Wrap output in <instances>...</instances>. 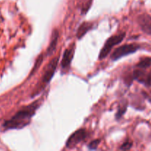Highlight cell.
<instances>
[{"mask_svg":"<svg viewBox=\"0 0 151 151\" xmlns=\"http://www.w3.org/2000/svg\"><path fill=\"white\" fill-rule=\"evenodd\" d=\"M41 106V100L35 102L21 109L10 119L5 121L3 127L5 129H21L28 125L31 119L35 115L37 109Z\"/></svg>","mask_w":151,"mask_h":151,"instance_id":"obj_1","label":"cell"},{"mask_svg":"<svg viewBox=\"0 0 151 151\" xmlns=\"http://www.w3.org/2000/svg\"><path fill=\"white\" fill-rule=\"evenodd\" d=\"M125 37V32H122L118 35H114L113 36L109 38V39L106 41L104 46L100 50V52L99 54V59L103 60L105 58L107 57L114 48V47L117 44H120Z\"/></svg>","mask_w":151,"mask_h":151,"instance_id":"obj_2","label":"cell"},{"mask_svg":"<svg viewBox=\"0 0 151 151\" xmlns=\"http://www.w3.org/2000/svg\"><path fill=\"white\" fill-rule=\"evenodd\" d=\"M139 48L140 46L136 44H125V45L120 46L113 52V53L111 55V58L112 60H119L121 58H123L125 56L128 55L136 52Z\"/></svg>","mask_w":151,"mask_h":151,"instance_id":"obj_3","label":"cell"},{"mask_svg":"<svg viewBox=\"0 0 151 151\" xmlns=\"http://www.w3.org/2000/svg\"><path fill=\"white\" fill-rule=\"evenodd\" d=\"M87 137V131L85 129H79L74 132L69 139H67L66 143V147L67 148L72 149L75 147L77 145L79 144L82 141H83Z\"/></svg>","mask_w":151,"mask_h":151,"instance_id":"obj_4","label":"cell"},{"mask_svg":"<svg viewBox=\"0 0 151 151\" xmlns=\"http://www.w3.org/2000/svg\"><path fill=\"white\" fill-rule=\"evenodd\" d=\"M58 61L59 57L58 56V57L54 58L49 63V64L47 65L42 78V83L44 84V86L48 84L50 82L52 78H53V76H54V74L56 71V68H57Z\"/></svg>","mask_w":151,"mask_h":151,"instance_id":"obj_5","label":"cell"},{"mask_svg":"<svg viewBox=\"0 0 151 151\" xmlns=\"http://www.w3.org/2000/svg\"><path fill=\"white\" fill-rule=\"evenodd\" d=\"M75 44H72L70 47L66 49L63 55V59L61 60V69H67L70 66L71 63L73 60L74 54H75Z\"/></svg>","mask_w":151,"mask_h":151,"instance_id":"obj_6","label":"cell"},{"mask_svg":"<svg viewBox=\"0 0 151 151\" xmlns=\"http://www.w3.org/2000/svg\"><path fill=\"white\" fill-rule=\"evenodd\" d=\"M137 22L142 30L146 34L151 35V16L148 14L140 15L137 19Z\"/></svg>","mask_w":151,"mask_h":151,"instance_id":"obj_7","label":"cell"},{"mask_svg":"<svg viewBox=\"0 0 151 151\" xmlns=\"http://www.w3.org/2000/svg\"><path fill=\"white\" fill-rule=\"evenodd\" d=\"M59 38V32L58 29H54L52 34L51 41H50L49 47L47 50V55H51L55 50L56 47H57L58 41Z\"/></svg>","mask_w":151,"mask_h":151,"instance_id":"obj_8","label":"cell"},{"mask_svg":"<svg viewBox=\"0 0 151 151\" xmlns=\"http://www.w3.org/2000/svg\"><path fill=\"white\" fill-rule=\"evenodd\" d=\"M93 28V23L92 22H83L81 26L79 27L77 32V37L78 38L81 39V38L84 36L90 29Z\"/></svg>","mask_w":151,"mask_h":151,"instance_id":"obj_9","label":"cell"},{"mask_svg":"<svg viewBox=\"0 0 151 151\" xmlns=\"http://www.w3.org/2000/svg\"><path fill=\"white\" fill-rule=\"evenodd\" d=\"M151 66V57L144 58L142 59L137 64V67L139 68V69H145L147 68L150 67Z\"/></svg>","mask_w":151,"mask_h":151,"instance_id":"obj_10","label":"cell"},{"mask_svg":"<svg viewBox=\"0 0 151 151\" xmlns=\"http://www.w3.org/2000/svg\"><path fill=\"white\" fill-rule=\"evenodd\" d=\"M100 142V139L93 140V141H91V142L88 144V149H89V150H96V149L97 148V147H98Z\"/></svg>","mask_w":151,"mask_h":151,"instance_id":"obj_11","label":"cell"},{"mask_svg":"<svg viewBox=\"0 0 151 151\" xmlns=\"http://www.w3.org/2000/svg\"><path fill=\"white\" fill-rule=\"evenodd\" d=\"M145 86H151V70L150 72L146 74L145 78L144 83H143Z\"/></svg>","mask_w":151,"mask_h":151,"instance_id":"obj_12","label":"cell"},{"mask_svg":"<svg viewBox=\"0 0 151 151\" xmlns=\"http://www.w3.org/2000/svg\"><path fill=\"white\" fill-rule=\"evenodd\" d=\"M127 109V105H125V106H122V107H119V110H118L117 114H116V118L117 119H119V118L122 117V115L125 114V112L126 111Z\"/></svg>","mask_w":151,"mask_h":151,"instance_id":"obj_13","label":"cell"},{"mask_svg":"<svg viewBox=\"0 0 151 151\" xmlns=\"http://www.w3.org/2000/svg\"><path fill=\"white\" fill-rule=\"evenodd\" d=\"M42 60H43V56L42 55L39 56V57H38V58L37 59L36 62H35V66H34V67H33V69H32V72H31V73H30V76H31V75H32L33 72H35V71H36L37 69H38V67L40 66V65H41V62H42Z\"/></svg>","mask_w":151,"mask_h":151,"instance_id":"obj_14","label":"cell"},{"mask_svg":"<svg viewBox=\"0 0 151 151\" xmlns=\"http://www.w3.org/2000/svg\"><path fill=\"white\" fill-rule=\"evenodd\" d=\"M131 147H132V142H131L129 141H127L122 144V145L120 147V150H130L131 148Z\"/></svg>","mask_w":151,"mask_h":151,"instance_id":"obj_15","label":"cell"},{"mask_svg":"<svg viewBox=\"0 0 151 151\" xmlns=\"http://www.w3.org/2000/svg\"><path fill=\"white\" fill-rule=\"evenodd\" d=\"M86 1H86L85 4H83V10L84 11V13H86V12L88 11L90 6H91V1H92V0H86Z\"/></svg>","mask_w":151,"mask_h":151,"instance_id":"obj_16","label":"cell"}]
</instances>
